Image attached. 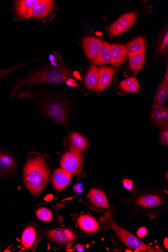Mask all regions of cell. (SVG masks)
Listing matches in <instances>:
<instances>
[{
    "instance_id": "cell-23",
    "label": "cell",
    "mask_w": 168,
    "mask_h": 252,
    "mask_svg": "<svg viewBox=\"0 0 168 252\" xmlns=\"http://www.w3.org/2000/svg\"><path fill=\"white\" fill-rule=\"evenodd\" d=\"M36 237V231L34 227L30 226L26 228L21 238L23 247L26 249L31 248L34 244Z\"/></svg>"
},
{
    "instance_id": "cell-34",
    "label": "cell",
    "mask_w": 168,
    "mask_h": 252,
    "mask_svg": "<svg viewBox=\"0 0 168 252\" xmlns=\"http://www.w3.org/2000/svg\"><path fill=\"white\" fill-rule=\"evenodd\" d=\"M66 84L69 87H77V82L73 78H69L66 81Z\"/></svg>"
},
{
    "instance_id": "cell-35",
    "label": "cell",
    "mask_w": 168,
    "mask_h": 252,
    "mask_svg": "<svg viewBox=\"0 0 168 252\" xmlns=\"http://www.w3.org/2000/svg\"><path fill=\"white\" fill-rule=\"evenodd\" d=\"M76 248L78 252H83L84 251V247L81 245H77Z\"/></svg>"
},
{
    "instance_id": "cell-25",
    "label": "cell",
    "mask_w": 168,
    "mask_h": 252,
    "mask_svg": "<svg viewBox=\"0 0 168 252\" xmlns=\"http://www.w3.org/2000/svg\"><path fill=\"white\" fill-rule=\"evenodd\" d=\"M119 88L126 93H136L139 89L137 80L134 77H130L122 81L119 84Z\"/></svg>"
},
{
    "instance_id": "cell-1",
    "label": "cell",
    "mask_w": 168,
    "mask_h": 252,
    "mask_svg": "<svg viewBox=\"0 0 168 252\" xmlns=\"http://www.w3.org/2000/svg\"><path fill=\"white\" fill-rule=\"evenodd\" d=\"M73 77V72L69 68L65 66L41 68L14 83L12 86L10 98H13L17 91L24 86L39 83L58 85Z\"/></svg>"
},
{
    "instance_id": "cell-5",
    "label": "cell",
    "mask_w": 168,
    "mask_h": 252,
    "mask_svg": "<svg viewBox=\"0 0 168 252\" xmlns=\"http://www.w3.org/2000/svg\"><path fill=\"white\" fill-rule=\"evenodd\" d=\"M136 20V14L134 12L124 14L111 25L108 34L114 37L125 33L133 26Z\"/></svg>"
},
{
    "instance_id": "cell-10",
    "label": "cell",
    "mask_w": 168,
    "mask_h": 252,
    "mask_svg": "<svg viewBox=\"0 0 168 252\" xmlns=\"http://www.w3.org/2000/svg\"><path fill=\"white\" fill-rule=\"evenodd\" d=\"M128 57L126 46L124 44L114 43L111 44V61L113 66L118 70L127 60Z\"/></svg>"
},
{
    "instance_id": "cell-28",
    "label": "cell",
    "mask_w": 168,
    "mask_h": 252,
    "mask_svg": "<svg viewBox=\"0 0 168 252\" xmlns=\"http://www.w3.org/2000/svg\"><path fill=\"white\" fill-rule=\"evenodd\" d=\"M160 140L162 144L167 146L168 144V125H165L162 127L160 132Z\"/></svg>"
},
{
    "instance_id": "cell-37",
    "label": "cell",
    "mask_w": 168,
    "mask_h": 252,
    "mask_svg": "<svg viewBox=\"0 0 168 252\" xmlns=\"http://www.w3.org/2000/svg\"><path fill=\"white\" fill-rule=\"evenodd\" d=\"M168 66H167V70L165 75V80L168 82Z\"/></svg>"
},
{
    "instance_id": "cell-39",
    "label": "cell",
    "mask_w": 168,
    "mask_h": 252,
    "mask_svg": "<svg viewBox=\"0 0 168 252\" xmlns=\"http://www.w3.org/2000/svg\"><path fill=\"white\" fill-rule=\"evenodd\" d=\"M97 34L99 36H101V35H102V33H101L100 32H97Z\"/></svg>"
},
{
    "instance_id": "cell-12",
    "label": "cell",
    "mask_w": 168,
    "mask_h": 252,
    "mask_svg": "<svg viewBox=\"0 0 168 252\" xmlns=\"http://www.w3.org/2000/svg\"><path fill=\"white\" fill-rule=\"evenodd\" d=\"M99 82L96 92L103 91L108 88L112 82L115 70L111 66L100 67Z\"/></svg>"
},
{
    "instance_id": "cell-30",
    "label": "cell",
    "mask_w": 168,
    "mask_h": 252,
    "mask_svg": "<svg viewBox=\"0 0 168 252\" xmlns=\"http://www.w3.org/2000/svg\"><path fill=\"white\" fill-rule=\"evenodd\" d=\"M30 62H29L26 63H24L19 65H17V66H14V67L6 68V69L0 70V79L2 78L3 77L6 76L8 74L18 69V68H19L23 65H25L27 64L28 63H29Z\"/></svg>"
},
{
    "instance_id": "cell-14",
    "label": "cell",
    "mask_w": 168,
    "mask_h": 252,
    "mask_svg": "<svg viewBox=\"0 0 168 252\" xmlns=\"http://www.w3.org/2000/svg\"><path fill=\"white\" fill-rule=\"evenodd\" d=\"M17 168L15 158L10 154L0 151V179Z\"/></svg>"
},
{
    "instance_id": "cell-17",
    "label": "cell",
    "mask_w": 168,
    "mask_h": 252,
    "mask_svg": "<svg viewBox=\"0 0 168 252\" xmlns=\"http://www.w3.org/2000/svg\"><path fill=\"white\" fill-rule=\"evenodd\" d=\"M152 121L158 127H162L168 123V109L162 106H153L150 113Z\"/></svg>"
},
{
    "instance_id": "cell-29",
    "label": "cell",
    "mask_w": 168,
    "mask_h": 252,
    "mask_svg": "<svg viewBox=\"0 0 168 252\" xmlns=\"http://www.w3.org/2000/svg\"><path fill=\"white\" fill-rule=\"evenodd\" d=\"M168 32L167 30L166 33L162 40V43L160 45L159 51L160 54H165L168 51Z\"/></svg>"
},
{
    "instance_id": "cell-22",
    "label": "cell",
    "mask_w": 168,
    "mask_h": 252,
    "mask_svg": "<svg viewBox=\"0 0 168 252\" xmlns=\"http://www.w3.org/2000/svg\"><path fill=\"white\" fill-rule=\"evenodd\" d=\"M38 2V0H19L15 2L14 8L16 15L23 18H28L27 11Z\"/></svg>"
},
{
    "instance_id": "cell-19",
    "label": "cell",
    "mask_w": 168,
    "mask_h": 252,
    "mask_svg": "<svg viewBox=\"0 0 168 252\" xmlns=\"http://www.w3.org/2000/svg\"><path fill=\"white\" fill-rule=\"evenodd\" d=\"M100 78V68L95 65H92L86 74L85 85L89 90L95 91L98 87Z\"/></svg>"
},
{
    "instance_id": "cell-21",
    "label": "cell",
    "mask_w": 168,
    "mask_h": 252,
    "mask_svg": "<svg viewBox=\"0 0 168 252\" xmlns=\"http://www.w3.org/2000/svg\"><path fill=\"white\" fill-rule=\"evenodd\" d=\"M111 44L104 42L100 53L93 63L96 65H103L110 63Z\"/></svg>"
},
{
    "instance_id": "cell-26",
    "label": "cell",
    "mask_w": 168,
    "mask_h": 252,
    "mask_svg": "<svg viewBox=\"0 0 168 252\" xmlns=\"http://www.w3.org/2000/svg\"><path fill=\"white\" fill-rule=\"evenodd\" d=\"M130 59V68L134 74H136L145 63V54H138Z\"/></svg>"
},
{
    "instance_id": "cell-32",
    "label": "cell",
    "mask_w": 168,
    "mask_h": 252,
    "mask_svg": "<svg viewBox=\"0 0 168 252\" xmlns=\"http://www.w3.org/2000/svg\"><path fill=\"white\" fill-rule=\"evenodd\" d=\"M123 185L125 188L129 190H132L133 187V182L129 179H125L123 181Z\"/></svg>"
},
{
    "instance_id": "cell-8",
    "label": "cell",
    "mask_w": 168,
    "mask_h": 252,
    "mask_svg": "<svg viewBox=\"0 0 168 252\" xmlns=\"http://www.w3.org/2000/svg\"><path fill=\"white\" fill-rule=\"evenodd\" d=\"M104 43L103 40L99 38L89 36L85 38L82 42L85 53L91 63L98 56Z\"/></svg>"
},
{
    "instance_id": "cell-18",
    "label": "cell",
    "mask_w": 168,
    "mask_h": 252,
    "mask_svg": "<svg viewBox=\"0 0 168 252\" xmlns=\"http://www.w3.org/2000/svg\"><path fill=\"white\" fill-rule=\"evenodd\" d=\"M77 222L80 228L86 232L93 233L100 230L99 222L91 216H81L78 219Z\"/></svg>"
},
{
    "instance_id": "cell-20",
    "label": "cell",
    "mask_w": 168,
    "mask_h": 252,
    "mask_svg": "<svg viewBox=\"0 0 168 252\" xmlns=\"http://www.w3.org/2000/svg\"><path fill=\"white\" fill-rule=\"evenodd\" d=\"M168 96V83L163 79L158 86L154 97L153 106H162L166 103Z\"/></svg>"
},
{
    "instance_id": "cell-16",
    "label": "cell",
    "mask_w": 168,
    "mask_h": 252,
    "mask_svg": "<svg viewBox=\"0 0 168 252\" xmlns=\"http://www.w3.org/2000/svg\"><path fill=\"white\" fill-rule=\"evenodd\" d=\"M126 46L128 56L130 58L138 54H145L146 40L142 37H139L133 39L128 42Z\"/></svg>"
},
{
    "instance_id": "cell-6",
    "label": "cell",
    "mask_w": 168,
    "mask_h": 252,
    "mask_svg": "<svg viewBox=\"0 0 168 252\" xmlns=\"http://www.w3.org/2000/svg\"><path fill=\"white\" fill-rule=\"evenodd\" d=\"M82 155L70 151L64 154L60 165L71 174H79L82 172Z\"/></svg>"
},
{
    "instance_id": "cell-36",
    "label": "cell",
    "mask_w": 168,
    "mask_h": 252,
    "mask_svg": "<svg viewBox=\"0 0 168 252\" xmlns=\"http://www.w3.org/2000/svg\"><path fill=\"white\" fill-rule=\"evenodd\" d=\"M73 76L74 77H75L76 78H77V79H81V78H80L81 77H80V74L78 72H75L74 73Z\"/></svg>"
},
{
    "instance_id": "cell-9",
    "label": "cell",
    "mask_w": 168,
    "mask_h": 252,
    "mask_svg": "<svg viewBox=\"0 0 168 252\" xmlns=\"http://www.w3.org/2000/svg\"><path fill=\"white\" fill-rule=\"evenodd\" d=\"M46 235L51 241L58 244L74 241L76 239V235L73 232L65 228H57L47 231Z\"/></svg>"
},
{
    "instance_id": "cell-13",
    "label": "cell",
    "mask_w": 168,
    "mask_h": 252,
    "mask_svg": "<svg viewBox=\"0 0 168 252\" xmlns=\"http://www.w3.org/2000/svg\"><path fill=\"white\" fill-rule=\"evenodd\" d=\"M71 174L62 168L56 170L53 175V184L57 191L65 189L69 184Z\"/></svg>"
},
{
    "instance_id": "cell-27",
    "label": "cell",
    "mask_w": 168,
    "mask_h": 252,
    "mask_svg": "<svg viewBox=\"0 0 168 252\" xmlns=\"http://www.w3.org/2000/svg\"><path fill=\"white\" fill-rule=\"evenodd\" d=\"M38 219L45 222H51L53 218L52 212L46 208H39L36 211Z\"/></svg>"
},
{
    "instance_id": "cell-31",
    "label": "cell",
    "mask_w": 168,
    "mask_h": 252,
    "mask_svg": "<svg viewBox=\"0 0 168 252\" xmlns=\"http://www.w3.org/2000/svg\"><path fill=\"white\" fill-rule=\"evenodd\" d=\"M61 56L58 53L52 54L50 57V60L54 65H57L56 60L58 63L61 62Z\"/></svg>"
},
{
    "instance_id": "cell-38",
    "label": "cell",
    "mask_w": 168,
    "mask_h": 252,
    "mask_svg": "<svg viewBox=\"0 0 168 252\" xmlns=\"http://www.w3.org/2000/svg\"><path fill=\"white\" fill-rule=\"evenodd\" d=\"M164 244L167 249H168V239L166 238L164 242Z\"/></svg>"
},
{
    "instance_id": "cell-2",
    "label": "cell",
    "mask_w": 168,
    "mask_h": 252,
    "mask_svg": "<svg viewBox=\"0 0 168 252\" xmlns=\"http://www.w3.org/2000/svg\"><path fill=\"white\" fill-rule=\"evenodd\" d=\"M26 187L34 195L39 194L49 180V171L44 158L36 157L27 162L23 171Z\"/></svg>"
},
{
    "instance_id": "cell-15",
    "label": "cell",
    "mask_w": 168,
    "mask_h": 252,
    "mask_svg": "<svg viewBox=\"0 0 168 252\" xmlns=\"http://www.w3.org/2000/svg\"><path fill=\"white\" fill-rule=\"evenodd\" d=\"M88 198L95 207L101 209H109L107 196L101 190L92 189L88 194Z\"/></svg>"
},
{
    "instance_id": "cell-11",
    "label": "cell",
    "mask_w": 168,
    "mask_h": 252,
    "mask_svg": "<svg viewBox=\"0 0 168 252\" xmlns=\"http://www.w3.org/2000/svg\"><path fill=\"white\" fill-rule=\"evenodd\" d=\"M70 152L82 155L89 147V142L86 137L77 132L70 134L69 139Z\"/></svg>"
},
{
    "instance_id": "cell-4",
    "label": "cell",
    "mask_w": 168,
    "mask_h": 252,
    "mask_svg": "<svg viewBox=\"0 0 168 252\" xmlns=\"http://www.w3.org/2000/svg\"><path fill=\"white\" fill-rule=\"evenodd\" d=\"M102 220L106 223L112 229L118 237L121 239L125 245L131 248L138 250L141 251H145L148 249L146 244L139 240L137 238L129 233L119 226L114 222L110 217V215L105 214L102 217Z\"/></svg>"
},
{
    "instance_id": "cell-3",
    "label": "cell",
    "mask_w": 168,
    "mask_h": 252,
    "mask_svg": "<svg viewBox=\"0 0 168 252\" xmlns=\"http://www.w3.org/2000/svg\"><path fill=\"white\" fill-rule=\"evenodd\" d=\"M42 109L47 117L53 122L66 125L68 120V109L66 102L60 98H52L43 103Z\"/></svg>"
},
{
    "instance_id": "cell-7",
    "label": "cell",
    "mask_w": 168,
    "mask_h": 252,
    "mask_svg": "<svg viewBox=\"0 0 168 252\" xmlns=\"http://www.w3.org/2000/svg\"><path fill=\"white\" fill-rule=\"evenodd\" d=\"M55 1L52 0H40L27 11L29 17L35 19L43 18L51 14L55 7Z\"/></svg>"
},
{
    "instance_id": "cell-33",
    "label": "cell",
    "mask_w": 168,
    "mask_h": 252,
    "mask_svg": "<svg viewBox=\"0 0 168 252\" xmlns=\"http://www.w3.org/2000/svg\"><path fill=\"white\" fill-rule=\"evenodd\" d=\"M137 234L139 238L145 237L147 234V230L145 227H140L137 231Z\"/></svg>"
},
{
    "instance_id": "cell-24",
    "label": "cell",
    "mask_w": 168,
    "mask_h": 252,
    "mask_svg": "<svg viewBox=\"0 0 168 252\" xmlns=\"http://www.w3.org/2000/svg\"><path fill=\"white\" fill-rule=\"evenodd\" d=\"M162 202V201L160 197L154 195L142 196L136 201L137 204L148 208H155Z\"/></svg>"
}]
</instances>
